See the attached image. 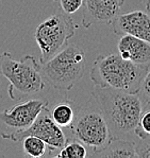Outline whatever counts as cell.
I'll return each instance as SVG.
<instances>
[{
  "label": "cell",
  "mask_w": 150,
  "mask_h": 158,
  "mask_svg": "<svg viewBox=\"0 0 150 158\" xmlns=\"http://www.w3.org/2000/svg\"><path fill=\"white\" fill-rule=\"evenodd\" d=\"M135 136L139 139L150 137V109H147L145 111L143 110L137 126L135 128Z\"/></svg>",
  "instance_id": "16"
},
{
  "label": "cell",
  "mask_w": 150,
  "mask_h": 158,
  "mask_svg": "<svg viewBox=\"0 0 150 158\" xmlns=\"http://www.w3.org/2000/svg\"><path fill=\"white\" fill-rule=\"evenodd\" d=\"M0 75H3L9 81L8 94L10 99L14 101L37 94L45 88L41 65L30 54L25 55L20 60H16L10 52L1 53Z\"/></svg>",
  "instance_id": "3"
},
{
  "label": "cell",
  "mask_w": 150,
  "mask_h": 158,
  "mask_svg": "<svg viewBox=\"0 0 150 158\" xmlns=\"http://www.w3.org/2000/svg\"><path fill=\"white\" fill-rule=\"evenodd\" d=\"M135 149L139 158H150V137L145 139H139L135 143Z\"/></svg>",
  "instance_id": "18"
},
{
  "label": "cell",
  "mask_w": 150,
  "mask_h": 158,
  "mask_svg": "<svg viewBox=\"0 0 150 158\" xmlns=\"http://www.w3.org/2000/svg\"><path fill=\"white\" fill-rule=\"evenodd\" d=\"M68 128L72 139L91 148L93 152L101 150L112 140L106 120L94 97L78 107L74 122Z\"/></svg>",
  "instance_id": "5"
},
{
  "label": "cell",
  "mask_w": 150,
  "mask_h": 158,
  "mask_svg": "<svg viewBox=\"0 0 150 158\" xmlns=\"http://www.w3.org/2000/svg\"><path fill=\"white\" fill-rule=\"evenodd\" d=\"M91 156L101 158H139L135 143L124 139H112L105 148L93 152Z\"/></svg>",
  "instance_id": "12"
},
{
  "label": "cell",
  "mask_w": 150,
  "mask_h": 158,
  "mask_svg": "<svg viewBox=\"0 0 150 158\" xmlns=\"http://www.w3.org/2000/svg\"><path fill=\"white\" fill-rule=\"evenodd\" d=\"M21 141H23L24 152L30 157L40 158L44 156L47 152L46 143L35 136H26Z\"/></svg>",
  "instance_id": "15"
},
{
  "label": "cell",
  "mask_w": 150,
  "mask_h": 158,
  "mask_svg": "<svg viewBox=\"0 0 150 158\" xmlns=\"http://www.w3.org/2000/svg\"><path fill=\"white\" fill-rule=\"evenodd\" d=\"M60 6V10L65 14H75L83 6V0H53Z\"/></svg>",
  "instance_id": "17"
},
{
  "label": "cell",
  "mask_w": 150,
  "mask_h": 158,
  "mask_svg": "<svg viewBox=\"0 0 150 158\" xmlns=\"http://www.w3.org/2000/svg\"><path fill=\"white\" fill-rule=\"evenodd\" d=\"M125 0H83L82 26L111 25L120 13Z\"/></svg>",
  "instance_id": "9"
},
{
  "label": "cell",
  "mask_w": 150,
  "mask_h": 158,
  "mask_svg": "<svg viewBox=\"0 0 150 158\" xmlns=\"http://www.w3.org/2000/svg\"><path fill=\"white\" fill-rule=\"evenodd\" d=\"M146 10L147 12L150 14V0H147V3H146Z\"/></svg>",
  "instance_id": "20"
},
{
  "label": "cell",
  "mask_w": 150,
  "mask_h": 158,
  "mask_svg": "<svg viewBox=\"0 0 150 158\" xmlns=\"http://www.w3.org/2000/svg\"><path fill=\"white\" fill-rule=\"evenodd\" d=\"M46 106L47 101L30 99L0 111V137L6 139L12 134L26 131Z\"/></svg>",
  "instance_id": "8"
},
{
  "label": "cell",
  "mask_w": 150,
  "mask_h": 158,
  "mask_svg": "<svg viewBox=\"0 0 150 158\" xmlns=\"http://www.w3.org/2000/svg\"><path fill=\"white\" fill-rule=\"evenodd\" d=\"M85 65L84 50L68 43L50 60L41 64V74L53 88L68 91L83 77Z\"/></svg>",
  "instance_id": "4"
},
{
  "label": "cell",
  "mask_w": 150,
  "mask_h": 158,
  "mask_svg": "<svg viewBox=\"0 0 150 158\" xmlns=\"http://www.w3.org/2000/svg\"><path fill=\"white\" fill-rule=\"evenodd\" d=\"M111 25L116 35H131L150 43V16L145 12L119 13Z\"/></svg>",
  "instance_id": "10"
},
{
  "label": "cell",
  "mask_w": 150,
  "mask_h": 158,
  "mask_svg": "<svg viewBox=\"0 0 150 158\" xmlns=\"http://www.w3.org/2000/svg\"><path fill=\"white\" fill-rule=\"evenodd\" d=\"M77 109L78 107L74 102L65 99L61 102H58L49 109V115L55 124H58L60 127L68 128L74 122Z\"/></svg>",
  "instance_id": "13"
},
{
  "label": "cell",
  "mask_w": 150,
  "mask_h": 158,
  "mask_svg": "<svg viewBox=\"0 0 150 158\" xmlns=\"http://www.w3.org/2000/svg\"><path fill=\"white\" fill-rule=\"evenodd\" d=\"M148 69L149 67L125 60L118 53H110L96 58L89 77L97 86L137 92Z\"/></svg>",
  "instance_id": "2"
},
{
  "label": "cell",
  "mask_w": 150,
  "mask_h": 158,
  "mask_svg": "<svg viewBox=\"0 0 150 158\" xmlns=\"http://www.w3.org/2000/svg\"><path fill=\"white\" fill-rule=\"evenodd\" d=\"M26 136H35V137L42 139L47 145V150L49 151L50 156H55L57 153L67 142V136L63 132L62 127L55 124L54 121L51 119L48 106H46L41 111L40 115L36 117L34 122L26 131L12 134L6 138V140L20 142Z\"/></svg>",
  "instance_id": "7"
},
{
  "label": "cell",
  "mask_w": 150,
  "mask_h": 158,
  "mask_svg": "<svg viewBox=\"0 0 150 158\" xmlns=\"http://www.w3.org/2000/svg\"><path fill=\"white\" fill-rule=\"evenodd\" d=\"M92 94L105 116L112 139L135 135L145 103L139 91L126 92L94 85Z\"/></svg>",
  "instance_id": "1"
},
{
  "label": "cell",
  "mask_w": 150,
  "mask_h": 158,
  "mask_svg": "<svg viewBox=\"0 0 150 158\" xmlns=\"http://www.w3.org/2000/svg\"><path fill=\"white\" fill-rule=\"evenodd\" d=\"M118 54L141 66L150 67V43L131 35H122L117 44Z\"/></svg>",
  "instance_id": "11"
},
{
  "label": "cell",
  "mask_w": 150,
  "mask_h": 158,
  "mask_svg": "<svg viewBox=\"0 0 150 158\" xmlns=\"http://www.w3.org/2000/svg\"><path fill=\"white\" fill-rule=\"evenodd\" d=\"M78 26L71 15L60 11L37 26L34 38L41 50V64L47 62L68 44Z\"/></svg>",
  "instance_id": "6"
},
{
  "label": "cell",
  "mask_w": 150,
  "mask_h": 158,
  "mask_svg": "<svg viewBox=\"0 0 150 158\" xmlns=\"http://www.w3.org/2000/svg\"><path fill=\"white\" fill-rule=\"evenodd\" d=\"M88 156V154L85 145L72 138L71 140L67 139L65 145L55 155L58 158H85Z\"/></svg>",
  "instance_id": "14"
},
{
  "label": "cell",
  "mask_w": 150,
  "mask_h": 158,
  "mask_svg": "<svg viewBox=\"0 0 150 158\" xmlns=\"http://www.w3.org/2000/svg\"><path fill=\"white\" fill-rule=\"evenodd\" d=\"M139 92L141 94L142 98L144 99L145 103L150 104V67L143 79Z\"/></svg>",
  "instance_id": "19"
}]
</instances>
